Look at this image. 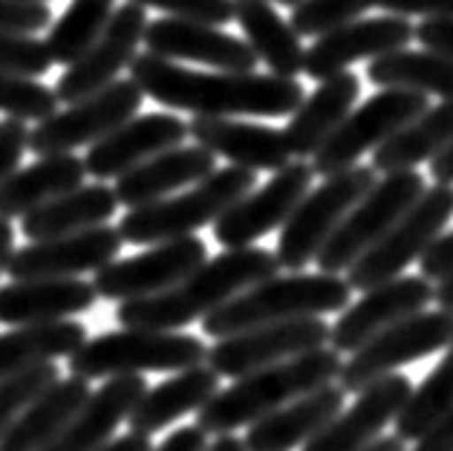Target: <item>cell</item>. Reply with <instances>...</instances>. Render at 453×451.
<instances>
[{"instance_id":"obj_1","label":"cell","mask_w":453,"mask_h":451,"mask_svg":"<svg viewBox=\"0 0 453 451\" xmlns=\"http://www.w3.org/2000/svg\"><path fill=\"white\" fill-rule=\"evenodd\" d=\"M130 82L142 96L194 116H289L306 90L274 73H205L153 52H136Z\"/></svg>"},{"instance_id":"obj_2","label":"cell","mask_w":453,"mask_h":451,"mask_svg":"<svg viewBox=\"0 0 453 451\" xmlns=\"http://www.w3.org/2000/svg\"><path fill=\"white\" fill-rule=\"evenodd\" d=\"M280 263L274 252L263 246L226 249L223 255L205 258L182 281L145 299L119 301L116 318L125 327L145 330H180L200 322L219 304L234 299L237 292L278 275Z\"/></svg>"},{"instance_id":"obj_3","label":"cell","mask_w":453,"mask_h":451,"mask_svg":"<svg viewBox=\"0 0 453 451\" xmlns=\"http://www.w3.org/2000/svg\"><path fill=\"white\" fill-rule=\"evenodd\" d=\"M341 354L333 347H315L301 356L274 362V365L257 368L237 377L234 385L217 391L200 411H196V428L205 434H234L249 428L260 416L272 414L280 405L292 402L303 393L338 379Z\"/></svg>"},{"instance_id":"obj_4","label":"cell","mask_w":453,"mask_h":451,"mask_svg":"<svg viewBox=\"0 0 453 451\" xmlns=\"http://www.w3.org/2000/svg\"><path fill=\"white\" fill-rule=\"evenodd\" d=\"M349 299L352 290L347 278L333 272L272 275L208 313L203 318V333L211 338H226L260 324L341 313Z\"/></svg>"},{"instance_id":"obj_5","label":"cell","mask_w":453,"mask_h":451,"mask_svg":"<svg viewBox=\"0 0 453 451\" xmlns=\"http://www.w3.org/2000/svg\"><path fill=\"white\" fill-rule=\"evenodd\" d=\"M254 185H257V177L249 168H240V165L214 168L205 180L188 185L180 194L130 208L121 217L119 235L134 246H153L162 240L194 235L196 229L214 223L231 203H237Z\"/></svg>"},{"instance_id":"obj_6","label":"cell","mask_w":453,"mask_h":451,"mask_svg":"<svg viewBox=\"0 0 453 451\" xmlns=\"http://www.w3.org/2000/svg\"><path fill=\"white\" fill-rule=\"evenodd\" d=\"M205 356L208 347L203 345V338L180 333V330L125 327L96 338H84V345L67 356V368L70 377L90 382L145 370H185L203 365Z\"/></svg>"},{"instance_id":"obj_7","label":"cell","mask_w":453,"mask_h":451,"mask_svg":"<svg viewBox=\"0 0 453 451\" xmlns=\"http://www.w3.org/2000/svg\"><path fill=\"white\" fill-rule=\"evenodd\" d=\"M453 217V185L436 183L347 269L349 290L367 292L399 275L425 255Z\"/></svg>"},{"instance_id":"obj_8","label":"cell","mask_w":453,"mask_h":451,"mask_svg":"<svg viewBox=\"0 0 453 451\" xmlns=\"http://www.w3.org/2000/svg\"><path fill=\"white\" fill-rule=\"evenodd\" d=\"M375 183L372 165H352L338 174H329L318 189H309L295 212L280 226V240L274 249L280 269L301 272L318 258L320 246L335 232L341 220Z\"/></svg>"},{"instance_id":"obj_9","label":"cell","mask_w":453,"mask_h":451,"mask_svg":"<svg viewBox=\"0 0 453 451\" xmlns=\"http://www.w3.org/2000/svg\"><path fill=\"white\" fill-rule=\"evenodd\" d=\"M425 189V177L416 168L390 171L381 180H375L370 191L349 208L335 232L320 246L315 258L318 269L333 275L347 272L418 200Z\"/></svg>"},{"instance_id":"obj_10","label":"cell","mask_w":453,"mask_h":451,"mask_svg":"<svg viewBox=\"0 0 453 451\" xmlns=\"http://www.w3.org/2000/svg\"><path fill=\"white\" fill-rule=\"evenodd\" d=\"M453 345V313L434 310V313H413L402 322L381 330L370 342H364L358 350H352L349 362H341L338 385L344 393H358L375 379L395 373L399 368L434 356L439 350Z\"/></svg>"},{"instance_id":"obj_11","label":"cell","mask_w":453,"mask_h":451,"mask_svg":"<svg viewBox=\"0 0 453 451\" xmlns=\"http://www.w3.org/2000/svg\"><path fill=\"white\" fill-rule=\"evenodd\" d=\"M427 107L430 102L425 93L384 87L381 93L370 96L361 107L349 110L344 122L335 128V134L312 153L309 165L320 177L352 168V165H358L364 153L375 151L384 139H390L399 128L413 122Z\"/></svg>"},{"instance_id":"obj_12","label":"cell","mask_w":453,"mask_h":451,"mask_svg":"<svg viewBox=\"0 0 453 451\" xmlns=\"http://www.w3.org/2000/svg\"><path fill=\"white\" fill-rule=\"evenodd\" d=\"M145 102L139 87L130 79H116L102 90L64 105V110H52L29 130L27 148L35 157L47 153H70L75 148L93 145L110 130L130 119Z\"/></svg>"},{"instance_id":"obj_13","label":"cell","mask_w":453,"mask_h":451,"mask_svg":"<svg viewBox=\"0 0 453 451\" xmlns=\"http://www.w3.org/2000/svg\"><path fill=\"white\" fill-rule=\"evenodd\" d=\"M145 27H148L145 6L134 4V0L116 6L104 29L98 32V38L58 75V82L52 87L55 98L61 105H70L102 90L110 82H116L119 73L127 70L130 61L136 58Z\"/></svg>"},{"instance_id":"obj_14","label":"cell","mask_w":453,"mask_h":451,"mask_svg":"<svg viewBox=\"0 0 453 451\" xmlns=\"http://www.w3.org/2000/svg\"><path fill=\"white\" fill-rule=\"evenodd\" d=\"M329 345V324L320 315L289 318V322L260 324L242 333L217 338L208 347L205 365L217 370V377H246V373L274 365V362L301 356L306 350Z\"/></svg>"},{"instance_id":"obj_15","label":"cell","mask_w":453,"mask_h":451,"mask_svg":"<svg viewBox=\"0 0 453 451\" xmlns=\"http://www.w3.org/2000/svg\"><path fill=\"white\" fill-rule=\"evenodd\" d=\"M315 171L309 162H286L283 168L272 174V180L260 189L242 194L237 203H231L223 214L214 220V237L219 246L240 249L251 246L254 240L266 237L274 229L286 223V217L295 212L301 197L312 189Z\"/></svg>"},{"instance_id":"obj_16","label":"cell","mask_w":453,"mask_h":451,"mask_svg":"<svg viewBox=\"0 0 453 451\" xmlns=\"http://www.w3.org/2000/svg\"><path fill=\"white\" fill-rule=\"evenodd\" d=\"M208 258L205 244L196 235L162 240L153 244V249L142 252L134 258H116L104 263L96 272L93 290L104 301H127V299H145L162 290L173 287L188 272Z\"/></svg>"},{"instance_id":"obj_17","label":"cell","mask_w":453,"mask_h":451,"mask_svg":"<svg viewBox=\"0 0 453 451\" xmlns=\"http://www.w3.org/2000/svg\"><path fill=\"white\" fill-rule=\"evenodd\" d=\"M430 301H434V284L422 275H399L384 281L341 310L338 322L329 327V347L338 354H352L390 324L427 310Z\"/></svg>"},{"instance_id":"obj_18","label":"cell","mask_w":453,"mask_h":451,"mask_svg":"<svg viewBox=\"0 0 453 451\" xmlns=\"http://www.w3.org/2000/svg\"><path fill=\"white\" fill-rule=\"evenodd\" d=\"M121 235L113 226H93L84 232L58 235L47 240H32L29 246L15 249L9 258V278H79L87 272H98L104 263L116 260L121 252Z\"/></svg>"},{"instance_id":"obj_19","label":"cell","mask_w":453,"mask_h":451,"mask_svg":"<svg viewBox=\"0 0 453 451\" xmlns=\"http://www.w3.org/2000/svg\"><path fill=\"white\" fill-rule=\"evenodd\" d=\"M413 382L404 373H387L358 391L349 408H341L315 437L303 443V451H361L379 439L387 425L395 420L402 405L411 397Z\"/></svg>"},{"instance_id":"obj_20","label":"cell","mask_w":453,"mask_h":451,"mask_svg":"<svg viewBox=\"0 0 453 451\" xmlns=\"http://www.w3.org/2000/svg\"><path fill=\"white\" fill-rule=\"evenodd\" d=\"M413 41V24H407L402 15L381 18H356L349 24L318 35L312 47L303 52V73L309 79H329L335 73H344L349 64L364 58H379L384 52L402 50Z\"/></svg>"},{"instance_id":"obj_21","label":"cell","mask_w":453,"mask_h":451,"mask_svg":"<svg viewBox=\"0 0 453 451\" xmlns=\"http://www.w3.org/2000/svg\"><path fill=\"white\" fill-rule=\"evenodd\" d=\"M142 43L148 52L171 61H194L223 73H251L257 70V55L246 41L228 35L226 29L200 24L185 18L148 20Z\"/></svg>"},{"instance_id":"obj_22","label":"cell","mask_w":453,"mask_h":451,"mask_svg":"<svg viewBox=\"0 0 453 451\" xmlns=\"http://www.w3.org/2000/svg\"><path fill=\"white\" fill-rule=\"evenodd\" d=\"M188 139V122L173 113H145L130 116L107 136L93 142L84 157V168L98 183L116 180L134 165L145 162L157 153L182 145Z\"/></svg>"},{"instance_id":"obj_23","label":"cell","mask_w":453,"mask_h":451,"mask_svg":"<svg viewBox=\"0 0 453 451\" xmlns=\"http://www.w3.org/2000/svg\"><path fill=\"white\" fill-rule=\"evenodd\" d=\"M188 136L194 139V145L249 171H278L286 162H292L283 130L246 122V119L194 116V122L188 125Z\"/></svg>"},{"instance_id":"obj_24","label":"cell","mask_w":453,"mask_h":451,"mask_svg":"<svg viewBox=\"0 0 453 451\" xmlns=\"http://www.w3.org/2000/svg\"><path fill=\"white\" fill-rule=\"evenodd\" d=\"M145 391L148 382L142 373L110 377L81 402V408L70 416V423L43 451H98L113 439V432L127 420V414L134 411Z\"/></svg>"},{"instance_id":"obj_25","label":"cell","mask_w":453,"mask_h":451,"mask_svg":"<svg viewBox=\"0 0 453 451\" xmlns=\"http://www.w3.org/2000/svg\"><path fill=\"white\" fill-rule=\"evenodd\" d=\"M214 168H217V157L211 151H205L200 145H176L134 165L130 171L116 177L113 191L119 206L136 208L205 180Z\"/></svg>"},{"instance_id":"obj_26","label":"cell","mask_w":453,"mask_h":451,"mask_svg":"<svg viewBox=\"0 0 453 451\" xmlns=\"http://www.w3.org/2000/svg\"><path fill=\"white\" fill-rule=\"evenodd\" d=\"M344 388L338 382H329L280 405L249 425V434L242 437L246 451H292L303 446L344 408Z\"/></svg>"},{"instance_id":"obj_27","label":"cell","mask_w":453,"mask_h":451,"mask_svg":"<svg viewBox=\"0 0 453 451\" xmlns=\"http://www.w3.org/2000/svg\"><path fill=\"white\" fill-rule=\"evenodd\" d=\"M361 96V79L356 73H335L320 79L309 96L301 98L292 113L289 125L283 128V142L295 159H306L335 134L344 116L356 107Z\"/></svg>"},{"instance_id":"obj_28","label":"cell","mask_w":453,"mask_h":451,"mask_svg":"<svg viewBox=\"0 0 453 451\" xmlns=\"http://www.w3.org/2000/svg\"><path fill=\"white\" fill-rule=\"evenodd\" d=\"M98 301L93 281L27 278L0 287V324H43L87 313Z\"/></svg>"},{"instance_id":"obj_29","label":"cell","mask_w":453,"mask_h":451,"mask_svg":"<svg viewBox=\"0 0 453 451\" xmlns=\"http://www.w3.org/2000/svg\"><path fill=\"white\" fill-rule=\"evenodd\" d=\"M219 391V377L214 368L203 365L176 370V377L165 379L157 388H148L142 400L127 414V425L134 434H157L180 416L200 411L203 405Z\"/></svg>"},{"instance_id":"obj_30","label":"cell","mask_w":453,"mask_h":451,"mask_svg":"<svg viewBox=\"0 0 453 451\" xmlns=\"http://www.w3.org/2000/svg\"><path fill=\"white\" fill-rule=\"evenodd\" d=\"M116 208H119V200L110 185L81 183L20 217V232L29 240H47L58 235L84 232V229L107 223V220L116 214Z\"/></svg>"},{"instance_id":"obj_31","label":"cell","mask_w":453,"mask_h":451,"mask_svg":"<svg viewBox=\"0 0 453 451\" xmlns=\"http://www.w3.org/2000/svg\"><path fill=\"white\" fill-rule=\"evenodd\" d=\"M90 397L87 379H55L0 437V451H43Z\"/></svg>"},{"instance_id":"obj_32","label":"cell","mask_w":453,"mask_h":451,"mask_svg":"<svg viewBox=\"0 0 453 451\" xmlns=\"http://www.w3.org/2000/svg\"><path fill=\"white\" fill-rule=\"evenodd\" d=\"M87 177L84 159L75 153H47L38 162L18 168L12 177L0 185V217L15 220L29 214L32 208L55 200L64 191L81 185Z\"/></svg>"},{"instance_id":"obj_33","label":"cell","mask_w":453,"mask_h":451,"mask_svg":"<svg viewBox=\"0 0 453 451\" xmlns=\"http://www.w3.org/2000/svg\"><path fill=\"white\" fill-rule=\"evenodd\" d=\"M234 24H240L246 43L274 75L295 79L303 73V43L289 20L269 0H234Z\"/></svg>"},{"instance_id":"obj_34","label":"cell","mask_w":453,"mask_h":451,"mask_svg":"<svg viewBox=\"0 0 453 451\" xmlns=\"http://www.w3.org/2000/svg\"><path fill=\"white\" fill-rule=\"evenodd\" d=\"M453 142V98H445L436 107H427L413 122L399 128L390 139H384L372 151L375 174L411 171L416 165L430 162Z\"/></svg>"},{"instance_id":"obj_35","label":"cell","mask_w":453,"mask_h":451,"mask_svg":"<svg viewBox=\"0 0 453 451\" xmlns=\"http://www.w3.org/2000/svg\"><path fill=\"white\" fill-rule=\"evenodd\" d=\"M87 338V327L73 318L43 324H18L9 333H0V379L12 377L41 362H55L79 350Z\"/></svg>"},{"instance_id":"obj_36","label":"cell","mask_w":453,"mask_h":451,"mask_svg":"<svg viewBox=\"0 0 453 451\" xmlns=\"http://www.w3.org/2000/svg\"><path fill=\"white\" fill-rule=\"evenodd\" d=\"M367 79L375 87H399L425 96L453 98V61L430 50H393L370 61Z\"/></svg>"},{"instance_id":"obj_37","label":"cell","mask_w":453,"mask_h":451,"mask_svg":"<svg viewBox=\"0 0 453 451\" xmlns=\"http://www.w3.org/2000/svg\"><path fill=\"white\" fill-rule=\"evenodd\" d=\"M453 414V345L445 347L441 362L425 377L418 388H411V397L395 414V437L418 439L430 428Z\"/></svg>"},{"instance_id":"obj_38","label":"cell","mask_w":453,"mask_h":451,"mask_svg":"<svg viewBox=\"0 0 453 451\" xmlns=\"http://www.w3.org/2000/svg\"><path fill=\"white\" fill-rule=\"evenodd\" d=\"M116 9V0H70L64 15L50 24L47 47L52 61L70 64L90 47Z\"/></svg>"},{"instance_id":"obj_39","label":"cell","mask_w":453,"mask_h":451,"mask_svg":"<svg viewBox=\"0 0 453 451\" xmlns=\"http://www.w3.org/2000/svg\"><path fill=\"white\" fill-rule=\"evenodd\" d=\"M55 379H61L55 362H41V365H32L0 379V437Z\"/></svg>"},{"instance_id":"obj_40","label":"cell","mask_w":453,"mask_h":451,"mask_svg":"<svg viewBox=\"0 0 453 451\" xmlns=\"http://www.w3.org/2000/svg\"><path fill=\"white\" fill-rule=\"evenodd\" d=\"M372 0H297L292 6V29L301 38H318L341 24L361 18Z\"/></svg>"},{"instance_id":"obj_41","label":"cell","mask_w":453,"mask_h":451,"mask_svg":"<svg viewBox=\"0 0 453 451\" xmlns=\"http://www.w3.org/2000/svg\"><path fill=\"white\" fill-rule=\"evenodd\" d=\"M52 110H58L52 87L41 84L38 79L0 73V113L20 119V122H29V119L41 122Z\"/></svg>"},{"instance_id":"obj_42","label":"cell","mask_w":453,"mask_h":451,"mask_svg":"<svg viewBox=\"0 0 453 451\" xmlns=\"http://www.w3.org/2000/svg\"><path fill=\"white\" fill-rule=\"evenodd\" d=\"M52 55L47 41L20 32H0V73L24 75V79H41L52 70Z\"/></svg>"},{"instance_id":"obj_43","label":"cell","mask_w":453,"mask_h":451,"mask_svg":"<svg viewBox=\"0 0 453 451\" xmlns=\"http://www.w3.org/2000/svg\"><path fill=\"white\" fill-rule=\"evenodd\" d=\"M139 6L159 9L171 18L200 20V24L223 27L234 20V0H134Z\"/></svg>"},{"instance_id":"obj_44","label":"cell","mask_w":453,"mask_h":451,"mask_svg":"<svg viewBox=\"0 0 453 451\" xmlns=\"http://www.w3.org/2000/svg\"><path fill=\"white\" fill-rule=\"evenodd\" d=\"M52 24V9L47 0H0V32L35 35Z\"/></svg>"},{"instance_id":"obj_45","label":"cell","mask_w":453,"mask_h":451,"mask_svg":"<svg viewBox=\"0 0 453 451\" xmlns=\"http://www.w3.org/2000/svg\"><path fill=\"white\" fill-rule=\"evenodd\" d=\"M29 128L20 119H0V185L20 168V157L27 151Z\"/></svg>"},{"instance_id":"obj_46","label":"cell","mask_w":453,"mask_h":451,"mask_svg":"<svg viewBox=\"0 0 453 451\" xmlns=\"http://www.w3.org/2000/svg\"><path fill=\"white\" fill-rule=\"evenodd\" d=\"M418 267H422V278L430 284H439L453 275V232H441L434 244L425 249V255L418 258Z\"/></svg>"},{"instance_id":"obj_47","label":"cell","mask_w":453,"mask_h":451,"mask_svg":"<svg viewBox=\"0 0 453 451\" xmlns=\"http://www.w3.org/2000/svg\"><path fill=\"white\" fill-rule=\"evenodd\" d=\"M413 38L441 58L453 61V18H425V24L413 27Z\"/></svg>"},{"instance_id":"obj_48","label":"cell","mask_w":453,"mask_h":451,"mask_svg":"<svg viewBox=\"0 0 453 451\" xmlns=\"http://www.w3.org/2000/svg\"><path fill=\"white\" fill-rule=\"evenodd\" d=\"M372 6L402 18H453V0H372Z\"/></svg>"},{"instance_id":"obj_49","label":"cell","mask_w":453,"mask_h":451,"mask_svg":"<svg viewBox=\"0 0 453 451\" xmlns=\"http://www.w3.org/2000/svg\"><path fill=\"white\" fill-rule=\"evenodd\" d=\"M205 432L196 425H182L180 432L168 434V439L159 446V448H150V451H205Z\"/></svg>"},{"instance_id":"obj_50","label":"cell","mask_w":453,"mask_h":451,"mask_svg":"<svg viewBox=\"0 0 453 451\" xmlns=\"http://www.w3.org/2000/svg\"><path fill=\"white\" fill-rule=\"evenodd\" d=\"M413 451H453V414L418 437Z\"/></svg>"},{"instance_id":"obj_51","label":"cell","mask_w":453,"mask_h":451,"mask_svg":"<svg viewBox=\"0 0 453 451\" xmlns=\"http://www.w3.org/2000/svg\"><path fill=\"white\" fill-rule=\"evenodd\" d=\"M150 437L145 434H125V437H116V439H110L107 446H102L98 451H150Z\"/></svg>"},{"instance_id":"obj_52","label":"cell","mask_w":453,"mask_h":451,"mask_svg":"<svg viewBox=\"0 0 453 451\" xmlns=\"http://www.w3.org/2000/svg\"><path fill=\"white\" fill-rule=\"evenodd\" d=\"M430 177H434L436 183L453 185V142L439 153V157L430 159Z\"/></svg>"},{"instance_id":"obj_53","label":"cell","mask_w":453,"mask_h":451,"mask_svg":"<svg viewBox=\"0 0 453 451\" xmlns=\"http://www.w3.org/2000/svg\"><path fill=\"white\" fill-rule=\"evenodd\" d=\"M12 252H15V226H12V220L0 217V275L6 272Z\"/></svg>"},{"instance_id":"obj_54","label":"cell","mask_w":453,"mask_h":451,"mask_svg":"<svg viewBox=\"0 0 453 451\" xmlns=\"http://www.w3.org/2000/svg\"><path fill=\"white\" fill-rule=\"evenodd\" d=\"M434 301L441 307V310H450L453 313V275L445 281H439L434 287Z\"/></svg>"},{"instance_id":"obj_55","label":"cell","mask_w":453,"mask_h":451,"mask_svg":"<svg viewBox=\"0 0 453 451\" xmlns=\"http://www.w3.org/2000/svg\"><path fill=\"white\" fill-rule=\"evenodd\" d=\"M361 451H404V439L395 434H381L379 439H372V443Z\"/></svg>"},{"instance_id":"obj_56","label":"cell","mask_w":453,"mask_h":451,"mask_svg":"<svg viewBox=\"0 0 453 451\" xmlns=\"http://www.w3.org/2000/svg\"><path fill=\"white\" fill-rule=\"evenodd\" d=\"M205 451H246V443L234 434H219L211 446H205Z\"/></svg>"},{"instance_id":"obj_57","label":"cell","mask_w":453,"mask_h":451,"mask_svg":"<svg viewBox=\"0 0 453 451\" xmlns=\"http://www.w3.org/2000/svg\"><path fill=\"white\" fill-rule=\"evenodd\" d=\"M269 4H280V6H295L297 0H269Z\"/></svg>"}]
</instances>
